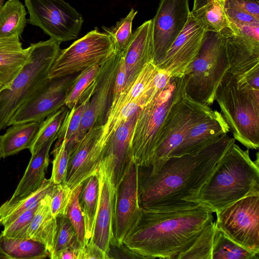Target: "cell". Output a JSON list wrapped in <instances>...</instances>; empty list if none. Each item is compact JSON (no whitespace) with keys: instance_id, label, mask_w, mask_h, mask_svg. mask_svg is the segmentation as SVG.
Segmentation results:
<instances>
[{"instance_id":"37","label":"cell","mask_w":259,"mask_h":259,"mask_svg":"<svg viewBox=\"0 0 259 259\" xmlns=\"http://www.w3.org/2000/svg\"><path fill=\"white\" fill-rule=\"evenodd\" d=\"M58 229L54 249L50 258L67 248L81 247L79 243L74 228L66 216L58 218Z\"/></svg>"},{"instance_id":"3","label":"cell","mask_w":259,"mask_h":259,"mask_svg":"<svg viewBox=\"0 0 259 259\" xmlns=\"http://www.w3.org/2000/svg\"><path fill=\"white\" fill-rule=\"evenodd\" d=\"M253 161L249 149L233 143L211 175L189 201L217 212L247 196L259 195L258 155Z\"/></svg>"},{"instance_id":"42","label":"cell","mask_w":259,"mask_h":259,"mask_svg":"<svg viewBox=\"0 0 259 259\" xmlns=\"http://www.w3.org/2000/svg\"><path fill=\"white\" fill-rule=\"evenodd\" d=\"M38 205L22 212L12 222L4 227L1 233L10 238H27V231Z\"/></svg>"},{"instance_id":"46","label":"cell","mask_w":259,"mask_h":259,"mask_svg":"<svg viewBox=\"0 0 259 259\" xmlns=\"http://www.w3.org/2000/svg\"><path fill=\"white\" fill-rule=\"evenodd\" d=\"M109 259L107 254L97 244L90 240L88 243L81 247L79 259Z\"/></svg>"},{"instance_id":"21","label":"cell","mask_w":259,"mask_h":259,"mask_svg":"<svg viewBox=\"0 0 259 259\" xmlns=\"http://www.w3.org/2000/svg\"><path fill=\"white\" fill-rule=\"evenodd\" d=\"M122 53L126 68L123 91L134 82L145 64L153 62L152 19L144 22L133 32L127 46Z\"/></svg>"},{"instance_id":"45","label":"cell","mask_w":259,"mask_h":259,"mask_svg":"<svg viewBox=\"0 0 259 259\" xmlns=\"http://www.w3.org/2000/svg\"><path fill=\"white\" fill-rule=\"evenodd\" d=\"M225 4L236 7L259 20V0H226Z\"/></svg>"},{"instance_id":"38","label":"cell","mask_w":259,"mask_h":259,"mask_svg":"<svg viewBox=\"0 0 259 259\" xmlns=\"http://www.w3.org/2000/svg\"><path fill=\"white\" fill-rule=\"evenodd\" d=\"M100 68V66H94L78 74L65 100V105L69 110L77 104L82 94L94 80Z\"/></svg>"},{"instance_id":"9","label":"cell","mask_w":259,"mask_h":259,"mask_svg":"<svg viewBox=\"0 0 259 259\" xmlns=\"http://www.w3.org/2000/svg\"><path fill=\"white\" fill-rule=\"evenodd\" d=\"M111 36L97 28L60 50L50 70L49 77L54 79L79 73L94 66H101L115 53Z\"/></svg>"},{"instance_id":"22","label":"cell","mask_w":259,"mask_h":259,"mask_svg":"<svg viewBox=\"0 0 259 259\" xmlns=\"http://www.w3.org/2000/svg\"><path fill=\"white\" fill-rule=\"evenodd\" d=\"M58 134V133H57ZM57 134L47 141L38 150L31 154L25 171L14 193L2 205H9L23 199L36 191L41 186L49 164V152Z\"/></svg>"},{"instance_id":"12","label":"cell","mask_w":259,"mask_h":259,"mask_svg":"<svg viewBox=\"0 0 259 259\" xmlns=\"http://www.w3.org/2000/svg\"><path fill=\"white\" fill-rule=\"evenodd\" d=\"M121 53H115L104 64L93 82L95 89L85 111L77 133L66 143L70 150L94 126L104 124L111 106L113 91Z\"/></svg>"},{"instance_id":"6","label":"cell","mask_w":259,"mask_h":259,"mask_svg":"<svg viewBox=\"0 0 259 259\" xmlns=\"http://www.w3.org/2000/svg\"><path fill=\"white\" fill-rule=\"evenodd\" d=\"M215 111L209 106L197 102L186 95L183 76L161 127L150 165L141 167L150 174L157 171L183 142L188 132L212 116Z\"/></svg>"},{"instance_id":"32","label":"cell","mask_w":259,"mask_h":259,"mask_svg":"<svg viewBox=\"0 0 259 259\" xmlns=\"http://www.w3.org/2000/svg\"><path fill=\"white\" fill-rule=\"evenodd\" d=\"M95 89V85L91 84L82 94L77 104L69 110L58 132L55 144H59L63 140L66 143L77 133Z\"/></svg>"},{"instance_id":"26","label":"cell","mask_w":259,"mask_h":259,"mask_svg":"<svg viewBox=\"0 0 259 259\" xmlns=\"http://www.w3.org/2000/svg\"><path fill=\"white\" fill-rule=\"evenodd\" d=\"M225 3L226 0H194L190 13L205 31L219 32L227 28L231 29Z\"/></svg>"},{"instance_id":"29","label":"cell","mask_w":259,"mask_h":259,"mask_svg":"<svg viewBox=\"0 0 259 259\" xmlns=\"http://www.w3.org/2000/svg\"><path fill=\"white\" fill-rule=\"evenodd\" d=\"M27 12L19 0H9L0 8V38L21 37L27 23Z\"/></svg>"},{"instance_id":"34","label":"cell","mask_w":259,"mask_h":259,"mask_svg":"<svg viewBox=\"0 0 259 259\" xmlns=\"http://www.w3.org/2000/svg\"><path fill=\"white\" fill-rule=\"evenodd\" d=\"M215 231L213 222L204 228L192 245L181 253L177 259H212Z\"/></svg>"},{"instance_id":"35","label":"cell","mask_w":259,"mask_h":259,"mask_svg":"<svg viewBox=\"0 0 259 259\" xmlns=\"http://www.w3.org/2000/svg\"><path fill=\"white\" fill-rule=\"evenodd\" d=\"M69 109L63 106L41 122L38 132L29 150L31 154L38 150L47 141L57 135Z\"/></svg>"},{"instance_id":"20","label":"cell","mask_w":259,"mask_h":259,"mask_svg":"<svg viewBox=\"0 0 259 259\" xmlns=\"http://www.w3.org/2000/svg\"><path fill=\"white\" fill-rule=\"evenodd\" d=\"M138 111L116 130L105 149L101 162L115 189L133 162L131 139Z\"/></svg>"},{"instance_id":"4","label":"cell","mask_w":259,"mask_h":259,"mask_svg":"<svg viewBox=\"0 0 259 259\" xmlns=\"http://www.w3.org/2000/svg\"><path fill=\"white\" fill-rule=\"evenodd\" d=\"M233 138L248 149L259 147V89L226 72L214 95Z\"/></svg>"},{"instance_id":"13","label":"cell","mask_w":259,"mask_h":259,"mask_svg":"<svg viewBox=\"0 0 259 259\" xmlns=\"http://www.w3.org/2000/svg\"><path fill=\"white\" fill-rule=\"evenodd\" d=\"M189 0H160L152 19L153 63L157 65L184 28L190 13Z\"/></svg>"},{"instance_id":"40","label":"cell","mask_w":259,"mask_h":259,"mask_svg":"<svg viewBox=\"0 0 259 259\" xmlns=\"http://www.w3.org/2000/svg\"><path fill=\"white\" fill-rule=\"evenodd\" d=\"M51 154L54 158L50 178L55 185H57L64 182L68 165L69 154L65 141L63 140L59 144H55Z\"/></svg>"},{"instance_id":"11","label":"cell","mask_w":259,"mask_h":259,"mask_svg":"<svg viewBox=\"0 0 259 259\" xmlns=\"http://www.w3.org/2000/svg\"><path fill=\"white\" fill-rule=\"evenodd\" d=\"M29 18L27 22L39 27L60 43L76 38L83 18L64 0H25Z\"/></svg>"},{"instance_id":"1","label":"cell","mask_w":259,"mask_h":259,"mask_svg":"<svg viewBox=\"0 0 259 259\" xmlns=\"http://www.w3.org/2000/svg\"><path fill=\"white\" fill-rule=\"evenodd\" d=\"M235 139L227 134L189 154L169 157L155 173L138 167L140 207L156 211L193 208L189 201L212 174Z\"/></svg>"},{"instance_id":"48","label":"cell","mask_w":259,"mask_h":259,"mask_svg":"<svg viewBox=\"0 0 259 259\" xmlns=\"http://www.w3.org/2000/svg\"><path fill=\"white\" fill-rule=\"evenodd\" d=\"M80 248H67L56 255L54 259H79Z\"/></svg>"},{"instance_id":"44","label":"cell","mask_w":259,"mask_h":259,"mask_svg":"<svg viewBox=\"0 0 259 259\" xmlns=\"http://www.w3.org/2000/svg\"><path fill=\"white\" fill-rule=\"evenodd\" d=\"M121 53L119 66L113 91L112 103H115L124 87L126 79V68L124 59Z\"/></svg>"},{"instance_id":"14","label":"cell","mask_w":259,"mask_h":259,"mask_svg":"<svg viewBox=\"0 0 259 259\" xmlns=\"http://www.w3.org/2000/svg\"><path fill=\"white\" fill-rule=\"evenodd\" d=\"M78 73L51 79L17 111L8 126L42 122L65 105L66 97Z\"/></svg>"},{"instance_id":"52","label":"cell","mask_w":259,"mask_h":259,"mask_svg":"<svg viewBox=\"0 0 259 259\" xmlns=\"http://www.w3.org/2000/svg\"><path fill=\"white\" fill-rule=\"evenodd\" d=\"M0 224H1V223H0Z\"/></svg>"},{"instance_id":"50","label":"cell","mask_w":259,"mask_h":259,"mask_svg":"<svg viewBox=\"0 0 259 259\" xmlns=\"http://www.w3.org/2000/svg\"><path fill=\"white\" fill-rule=\"evenodd\" d=\"M2 158H3V151H2V135H0V160Z\"/></svg>"},{"instance_id":"47","label":"cell","mask_w":259,"mask_h":259,"mask_svg":"<svg viewBox=\"0 0 259 259\" xmlns=\"http://www.w3.org/2000/svg\"><path fill=\"white\" fill-rule=\"evenodd\" d=\"M171 78L166 72L158 68L154 79V87L157 90L164 89L170 81Z\"/></svg>"},{"instance_id":"16","label":"cell","mask_w":259,"mask_h":259,"mask_svg":"<svg viewBox=\"0 0 259 259\" xmlns=\"http://www.w3.org/2000/svg\"><path fill=\"white\" fill-rule=\"evenodd\" d=\"M205 30L190 13L181 33L166 52L157 68L171 77H182L201 47Z\"/></svg>"},{"instance_id":"17","label":"cell","mask_w":259,"mask_h":259,"mask_svg":"<svg viewBox=\"0 0 259 259\" xmlns=\"http://www.w3.org/2000/svg\"><path fill=\"white\" fill-rule=\"evenodd\" d=\"M138 166L133 161L115 191L113 232L119 244L141 215L139 200Z\"/></svg>"},{"instance_id":"39","label":"cell","mask_w":259,"mask_h":259,"mask_svg":"<svg viewBox=\"0 0 259 259\" xmlns=\"http://www.w3.org/2000/svg\"><path fill=\"white\" fill-rule=\"evenodd\" d=\"M82 183L73 189L71 199L66 217L74 228L77 240L81 247L84 246L85 227L84 217L79 203V195Z\"/></svg>"},{"instance_id":"28","label":"cell","mask_w":259,"mask_h":259,"mask_svg":"<svg viewBox=\"0 0 259 259\" xmlns=\"http://www.w3.org/2000/svg\"><path fill=\"white\" fill-rule=\"evenodd\" d=\"M0 247L9 259H42L50 257L46 246L29 238H14L0 234Z\"/></svg>"},{"instance_id":"31","label":"cell","mask_w":259,"mask_h":259,"mask_svg":"<svg viewBox=\"0 0 259 259\" xmlns=\"http://www.w3.org/2000/svg\"><path fill=\"white\" fill-rule=\"evenodd\" d=\"M55 184L49 179H45L41 186L28 197L9 205L0 206V223L5 227L15 220L25 211L39 203L47 194L51 193Z\"/></svg>"},{"instance_id":"27","label":"cell","mask_w":259,"mask_h":259,"mask_svg":"<svg viewBox=\"0 0 259 259\" xmlns=\"http://www.w3.org/2000/svg\"><path fill=\"white\" fill-rule=\"evenodd\" d=\"M41 122H30L12 125L2 135L3 158L29 149Z\"/></svg>"},{"instance_id":"10","label":"cell","mask_w":259,"mask_h":259,"mask_svg":"<svg viewBox=\"0 0 259 259\" xmlns=\"http://www.w3.org/2000/svg\"><path fill=\"white\" fill-rule=\"evenodd\" d=\"M215 213L217 229L241 246L259 252V195L243 198Z\"/></svg>"},{"instance_id":"41","label":"cell","mask_w":259,"mask_h":259,"mask_svg":"<svg viewBox=\"0 0 259 259\" xmlns=\"http://www.w3.org/2000/svg\"><path fill=\"white\" fill-rule=\"evenodd\" d=\"M72 192L73 189L64 182L55 185L51 194L50 207L57 218L66 216Z\"/></svg>"},{"instance_id":"24","label":"cell","mask_w":259,"mask_h":259,"mask_svg":"<svg viewBox=\"0 0 259 259\" xmlns=\"http://www.w3.org/2000/svg\"><path fill=\"white\" fill-rule=\"evenodd\" d=\"M29 47L23 49L19 37L0 38V91L9 88L29 58Z\"/></svg>"},{"instance_id":"2","label":"cell","mask_w":259,"mask_h":259,"mask_svg":"<svg viewBox=\"0 0 259 259\" xmlns=\"http://www.w3.org/2000/svg\"><path fill=\"white\" fill-rule=\"evenodd\" d=\"M141 209L122 244L141 258L177 259L213 222L212 212L202 205L180 210Z\"/></svg>"},{"instance_id":"15","label":"cell","mask_w":259,"mask_h":259,"mask_svg":"<svg viewBox=\"0 0 259 259\" xmlns=\"http://www.w3.org/2000/svg\"><path fill=\"white\" fill-rule=\"evenodd\" d=\"M229 73L237 81L259 89V40L235 34L230 29L223 31Z\"/></svg>"},{"instance_id":"19","label":"cell","mask_w":259,"mask_h":259,"mask_svg":"<svg viewBox=\"0 0 259 259\" xmlns=\"http://www.w3.org/2000/svg\"><path fill=\"white\" fill-rule=\"evenodd\" d=\"M94 126L69 151V162L64 182L71 189L96 175L102 156L94 148L95 143L102 130Z\"/></svg>"},{"instance_id":"5","label":"cell","mask_w":259,"mask_h":259,"mask_svg":"<svg viewBox=\"0 0 259 259\" xmlns=\"http://www.w3.org/2000/svg\"><path fill=\"white\" fill-rule=\"evenodd\" d=\"M50 38L31 44L29 59L9 88L0 91V131L8 126L19 109L51 79L50 70L60 51Z\"/></svg>"},{"instance_id":"51","label":"cell","mask_w":259,"mask_h":259,"mask_svg":"<svg viewBox=\"0 0 259 259\" xmlns=\"http://www.w3.org/2000/svg\"><path fill=\"white\" fill-rule=\"evenodd\" d=\"M5 0H0V8L3 6Z\"/></svg>"},{"instance_id":"7","label":"cell","mask_w":259,"mask_h":259,"mask_svg":"<svg viewBox=\"0 0 259 259\" xmlns=\"http://www.w3.org/2000/svg\"><path fill=\"white\" fill-rule=\"evenodd\" d=\"M228 69L223 31H205L198 53L183 76L186 95L202 104L212 105Z\"/></svg>"},{"instance_id":"8","label":"cell","mask_w":259,"mask_h":259,"mask_svg":"<svg viewBox=\"0 0 259 259\" xmlns=\"http://www.w3.org/2000/svg\"><path fill=\"white\" fill-rule=\"evenodd\" d=\"M182 78L171 77L167 85L138 112L131 136V151L133 160L138 167L150 165L161 127Z\"/></svg>"},{"instance_id":"18","label":"cell","mask_w":259,"mask_h":259,"mask_svg":"<svg viewBox=\"0 0 259 259\" xmlns=\"http://www.w3.org/2000/svg\"><path fill=\"white\" fill-rule=\"evenodd\" d=\"M97 175L99 183V196L93 232L90 240L107 253L110 245L119 244L113 232L116 189L101 163Z\"/></svg>"},{"instance_id":"25","label":"cell","mask_w":259,"mask_h":259,"mask_svg":"<svg viewBox=\"0 0 259 259\" xmlns=\"http://www.w3.org/2000/svg\"><path fill=\"white\" fill-rule=\"evenodd\" d=\"M51 194H47L38 203L26 233L27 238L40 242L46 246L49 258L53 251L58 229L57 218L51 210Z\"/></svg>"},{"instance_id":"30","label":"cell","mask_w":259,"mask_h":259,"mask_svg":"<svg viewBox=\"0 0 259 259\" xmlns=\"http://www.w3.org/2000/svg\"><path fill=\"white\" fill-rule=\"evenodd\" d=\"M99 179L97 174L91 176L82 183L79 203L84 217L85 232L84 245L91 239L99 196Z\"/></svg>"},{"instance_id":"33","label":"cell","mask_w":259,"mask_h":259,"mask_svg":"<svg viewBox=\"0 0 259 259\" xmlns=\"http://www.w3.org/2000/svg\"><path fill=\"white\" fill-rule=\"evenodd\" d=\"M212 259H259V252L241 246L215 228Z\"/></svg>"},{"instance_id":"49","label":"cell","mask_w":259,"mask_h":259,"mask_svg":"<svg viewBox=\"0 0 259 259\" xmlns=\"http://www.w3.org/2000/svg\"><path fill=\"white\" fill-rule=\"evenodd\" d=\"M0 259H9L8 256L3 252L0 247Z\"/></svg>"},{"instance_id":"36","label":"cell","mask_w":259,"mask_h":259,"mask_svg":"<svg viewBox=\"0 0 259 259\" xmlns=\"http://www.w3.org/2000/svg\"><path fill=\"white\" fill-rule=\"evenodd\" d=\"M138 11L132 9L124 18L118 21L115 26L107 28L102 27L105 32L109 34L112 38L115 52L121 53L127 46L132 35V23Z\"/></svg>"},{"instance_id":"43","label":"cell","mask_w":259,"mask_h":259,"mask_svg":"<svg viewBox=\"0 0 259 259\" xmlns=\"http://www.w3.org/2000/svg\"><path fill=\"white\" fill-rule=\"evenodd\" d=\"M225 12L232 31L235 26L259 24L258 19L236 7L225 4Z\"/></svg>"},{"instance_id":"23","label":"cell","mask_w":259,"mask_h":259,"mask_svg":"<svg viewBox=\"0 0 259 259\" xmlns=\"http://www.w3.org/2000/svg\"><path fill=\"white\" fill-rule=\"evenodd\" d=\"M229 132V127L221 113L215 110L212 116L201 121L188 132L183 142L169 157L192 153Z\"/></svg>"}]
</instances>
